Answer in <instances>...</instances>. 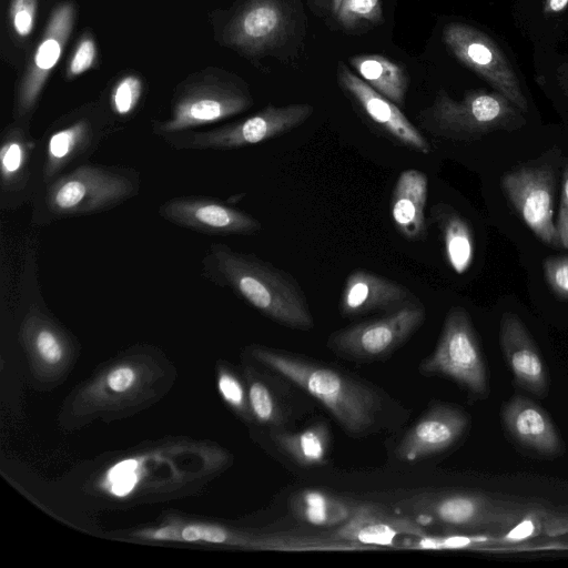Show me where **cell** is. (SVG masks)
I'll return each instance as SVG.
<instances>
[{
    "instance_id": "6da1fadb",
    "label": "cell",
    "mask_w": 568,
    "mask_h": 568,
    "mask_svg": "<svg viewBox=\"0 0 568 568\" xmlns=\"http://www.w3.org/2000/svg\"><path fill=\"white\" fill-rule=\"evenodd\" d=\"M160 359L151 348H138L104 365L65 399L60 426L71 430L150 406L169 390L175 376L171 365Z\"/></svg>"
},
{
    "instance_id": "7a4b0ae2",
    "label": "cell",
    "mask_w": 568,
    "mask_h": 568,
    "mask_svg": "<svg viewBox=\"0 0 568 568\" xmlns=\"http://www.w3.org/2000/svg\"><path fill=\"white\" fill-rule=\"evenodd\" d=\"M201 272L207 281L231 290L277 324L301 331L314 327L307 298L296 278L253 253L213 243L201 260Z\"/></svg>"
},
{
    "instance_id": "3957f363",
    "label": "cell",
    "mask_w": 568,
    "mask_h": 568,
    "mask_svg": "<svg viewBox=\"0 0 568 568\" xmlns=\"http://www.w3.org/2000/svg\"><path fill=\"white\" fill-rule=\"evenodd\" d=\"M248 353L256 362L317 399L348 434L359 436L375 425L381 400L367 385L334 368L282 351L252 345Z\"/></svg>"
},
{
    "instance_id": "277c9868",
    "label": "cell",
    "mask_w": 568,
    "mask_h": 568,
    "mask_svg": "<svg viewBox=\"0 0 568 568\" xmlns=\"http://www.w3.org/2000/svg\"><path fill=\"white\" fill-rule=\"evenodd\" d=\"M140 189L141 176L134 169L84 162L36 194L32 222L44 225L109 211L136 196Z\"/></svg>"
},
{
    "instance_id": "5b68a950",
    "label": "cell",
    "mask_w": 568,
    "mask_h": 568,
    "mask_svg": "<svg viewBox=\"0 0 568 568\" xmlns=\"http://www.w3.org/2000/svg\"><path fill=\"white\" fill-rule=\"evenodd\" d=\"M535 506L465 491L425 493L396 504L399 513L425 524L503 531L510 529Z\"/></svg>"
},
{
    "instance_id": "8992f818",
    "label": "cell",
    "mask_w": 568,
    "mask_h": 568,
    "mask_svg": "<svg viewBox=\"0 0 568 568\" xmlns=\"http://www.w3.org/2000/svg\"><path fill=\"white\" fill-rule=\"evenodd\" d=\"M253 98L247 87L229 75H203L181 84L172 100L170 116L156 121L160 138L212 124L248 110Z\"/></svg>"
},
{
    "instance_id": "52a82bcc",
    "label": "cell",
    "mask_w": 568,
    "mask_h": 568,
    "mask_svg": "<svg viewBox=\"0 0 568 568\" xmlns=\"http://www.w3.org/2000/svg\"><path fill=\"white\" fill-rule=\"evenodd\" d=\"M503 94L481 91L467 92L456 101L439 91L432 105L418 114L420 126L433 135L469 141L496 130L514 126L518 108Z\"/></svg>"
},
{
    "instance_id": "ba28073f",
    "label": "cell",
    "mask_w": 568,
    "mask_h": 568,
    "mask_svg": "<svg viewBox=\"0 0 568 568\" xmlns=\"http://www.w3.org/2000/svg\"><path fill=\"white\" fill-rule=\"evenodd\" d=\"M308 103L267 104L243 120L206 131H184L162 138L175 150L227 151L258 144L303 124L313 114Z\"/></svg>"
},
{
    "instance_id": "9c48e42d",
    "label": "cell",
    "mask_w": 568,
    "mask_h": 568,
    "mask_svg": "<svg viewBox=\"0 0 568 568\" xmlns=\"http://www.w3.org/2000/svg\"><path fill=\"white\" fill-rule=\"evenodd\" d=\"M423 375L448 377L473 397L488 393V377L484 356L468 313L459 306L446 314L434 351L420 363Z\"/></svg>"
},
{
    "instance_id": "30bf717a",
    "label": "cell",
    "mask_w": 568,
    "mask_h": 568,
    "mask_svg": "<svg viewBox=\"0 0 568 568\" xmlns=\"http://www.w3.org/2000/svg\"><path fill=\"white\" fill-rule=\"evenodd\" d=\"M426 312L418 300L333 333L328 347L339 356L357 361L386 357L402 346L424 323Z\"/></svg>"
},
{
    "instance_id": "8fae6325",
    "label": "cell",
    "mask_w": 568,
    "mask_h": 568,
    "mask_svg": "<svg viewBox=\"0 0 568 568\" xmlns=\"http://www.w3.org/2000/svg\"><path fill=\"white\" fill-rule=\"evenodd\" d=\"M108 129L105 121L89 113H81L50 128L38 140L36 194L65 173L67 169L87 162L108 135Z\"/></svg>"
},
{
    "instance_id": "7c38bea8",
    "label": "cell",
    "mask_w": 568,
    "mask_h": 568,
    "mask_svg": "<svg viewBox=\"0 0 568 568\" xmlns=\"http://www.w3.org/2000/svg\"><path fill=\"white\" fill-rule=\"evenodd\" d=\"M19 335L34 383L40 388L60 384L77 356L72 335L37 305L30 306L24 314Z\"/></svg>"
},
{
    "instance_id": "4fadbf2b",
    "label": "cell",
    "mask_w": 568,
    "mask_h": 568,
    "mask_svg": "<svg viewBox=\"0 0 568 568\" xmlns=\"http://www.w3.org/2000/svg\"><path fill=\"white\" fill-rule=\"evenodd\" d=\"M443 39L459 61L489 81L520 111L527 110L517 75L486 34L465 23L452 22L445 26Z\"/></svg>"
},
{
    "instance_id": "5bb4252c",
    "label": "cell",
    "mask_w": 568,
    "mask_h": 568,
    "mask_svg": "<svg viewBox=\"0 0 568 568\" xmlns=\"http://www.w3.org/2000/svg\"><path fill=\"white\" fill-rule=\"evenodd\" d=\"M74 6L70 1L55 6L49 17L43 34L33 52L19 84L13 116L27 122L33 113L40 94L58 64L73 30Z\"/></svg>"
},
{
    "instance_id": "9a60e30c",
    "label": "cell",
    "mask_w": 568,
    "mask_h": 568,
    "mask_svg": "<svg viewBox=\"0 0 568 568\" xmlns=\"http://www.w3.org/2000/svg\"><path fill=\"white\" fill-rule=\"evenodd\" d=\"M554 171L545 166H520L501 178L504 193L525 224L545 244L560 246L554 223Z\"/></svg>"
},
{
    "instance_id": "2e32d148",
    "label": "cell",
    "mask_w": 568,
    "mask_h": 568,
    "mask_svg": "<svg viewBox=\"0 0 568 568\" xmlns=\"http://www.w3.org/2000/svg\"><path fill=\"white\" fill-rule=\"evenodd\" d=\"M0 138V209L13 211L34 199L38 140L23 121L9 124Z\"/></svg>"
},
{
    "instance_id": "e0dca14e",
    "label": "cell",
    "mask_w": 568,
    "mask_h": 568,
    "mask_svg": "<svg viewBox=\"0 0 568 568\" xmlns=\"http://www.w3.org/2000/svg\"><path fill=\"white\" fill-rule=\"evenodd\" d=\"M158 212L172 224L209 235H247L262 230L251 214L209 196H175L163 202Z\"/></svg>"
},
{
    "instance_id": "ac0fdd59",
    "label": "cell",
    "mask_w": 568,
    "mask_h": 568,
    "mask_svg": "<svg viewBox=\"0 0 568 568\" xmlns=\"http://www.w3.org/2000/svg\"><path fill=\"white\" fill-rule=\"evenodd\" d=\"M337 80L363 113L387 136L412 151L425 155L432 152L428 141L400 108L375 91L343 62L337 67Z\"/></svg>"
},
{
    "instance_id": "d6986e66",
    "label": "cell",
    "mask_w": 568,
    "mask_h": 568,
    "mask_svg": "<svg viewBox=\"0 0 568 568\" xmlns=\"http://www.w3.org/2000/svg\"><path fill=\"white\" fill-rule=\"evenodd\" d=\"M426 534L424 526L408 515L392 513L371 503H359L354 515L344 525L335 528L331 536L375 549L398 547L404 538Z\"/></svg>"
},
{
    "instance_id": "ffe728a7",
    "label": "cell",
    "mask_w": 568,
    "mask_h": 568,
    "mask_svg": "<svg viewBox=\"0 0 568 568\" xmlns=\"http://www.w3.org/2000/svg\"><path fill=\"white\" fill-rule=\"evenodd\" d=\"M280 0H250L227 23L224 42L246 53H258L281 42L288 27Z\"/></svg>"
},
{
    "instance_id": "44dd1931",
    "label": "cell",
    "mask_w": 568,
    "mask_h": 568,
    "mask_svg": "<svg viewBox=\"0 0 568 568\" xmlns=\"http://www.w3.org/2000/svg\"><path fill=\"white\" fill-rule=\"evenodd\" d=\"M468 417L459 408L439 404L427 410L404 435L397 455L416 462L452 447L466 432Z\"/></svg>"
},
{
    "instance_id": "7402d4cb",
    "label": "cell",
    "mask_w": 568,
    "mask_h": 568,
    "mask_svg": "<svg viewBox=\"0 0 568 568\" xmlns=\"http://www.w3.org/2000/svg\"><path fill=\"white\" fill-rule=\"evenodd\" d=\"M419 298L406 286L364 268L354 270L345 280L338 310L344 317L375 312H392Z\"/></svg>"
},
{
    "instance_id": "603a6c76",
    "label": "cell",
    "mask_w": 568,
    "mask_h": 568,
    "mask_svg": "<svg viewBox=\"0 0 568 568\" xmlns=\"http://www.w3.org/2000/svg\"><path fill=\"white\" fill-rule=\"evenodd\" d=\"M499 341L504 358L523 388L544 397L548 393L547 371L540 353L517 314L506 312L500 320Z\"/></svg>"
},
{
    "instance_id": "cb8c5ba5",
    "label": "cell",
    "mask_w": 568,
    "mask_h": 568,
    "mask_svg": "<svg viewBox=\"0 0 568 568\" xmlns=\"http://www.w3.org/2000/svg\"><path fill=\"white\" fill-rule=\"evenodd\" d=\"M501 419L507 432L520 445L547 456L561 450L560 436L551 418L529 398L513 396L503 407Z\"/></svg>"
},
{
    "instance_id": "d4e9b609",
    "label": "cell",
    "mask_w": 568,
    "mask_h": 568,
    "mask_svg": "<svg viewBox=\"0 0 568 568\" xmlns=\"http://www.w3.org/2000/svg\"><path fill=\"white\" fill-rule=\"evenodd\" d=\"M427 194L428 179L424 172L415 169L400 172L392 193L390 214L396 230L408 241L426 239Z\"/></svg>"
},
{
    "instance_id": "484cf974",
    "label": "cell",
    "mask_w": 568,
    "mask_h": 568,
    "mask_svg": "<svg viewBox=\"0 0 568 568\" xmlns=\"http://www.w3.org/2000/svg\"><path fill=\"white\" fill-rule=\"evenodd\" d=\"M293 516L312 526L332 528L344 525L359 503L320 489L294 493L288 501Z\"/></svg>"
},
{
    "instance_id": "4316f807",
    "label": "cell",
    "mask_w": 568,
    "mask_h": 568,
    "mask_svg": "<svg viewBox=\"0 0 568 568\" xmlns=\"http://www.w3.org/2000/svg\"><path fill=\"white\" fill-rule=\"evenodd\" d=\"M430 214L440 231L447 263L455 273H465L470 267L475 254L470 225L446 203L435 204Z\"/></svg>"
},
{
    "instance_id": "83f0119b",
    "label": "cell",
    "mask_w": 568,
    "mask_h": 568,
    "mask_svg": "<svg viewBox=\"0 0 568 568\" xmlns=\"http://www.w3.org/2000/svg\"><path fill=\"white\" fill-rule=\"evenodd\" d=\"M349 64L375 91L405 106L409 78L403 64L381 54H357L349 58Z\"/></svg>"
},
{
    "instance_id": "f1b7e54d",
    "label": "cell",
    "mask_w": 568,
    "mask_h": 568,
    "mask_svg": "<svg viewBox=\"0 0 568 568\" xmlns=\"http://www.w3.org/2000/svg\"><path fill=\"white\" fill-rule=\"evenodd\" d=\"M275 445L296 464L312 467L324 465L329 447V432L327 426L320 422L296 432L272 433Z\"/></svg>"
},
{
    "instance_id": "f546056e",
    "label": "cell",
    "mask_w": 568,
    "mask_h": 568,
    "mask_svg": "<svg viewBox=\"0 0 568 568\" xmlns=\"http://www.w3.org/2000/svg\"><path fill=\"white\" fill-rule=\"evenodd\" d=\"M245 378L253 420L261 425L277 427L283 420V415L274 393L254 372L247 371Z\"/></svg>"
},
{
    "instance_id": "4dcf8cb0",
    "label": "cell",
    "mask_w": 568,
    "mask_h": 568,
    "mask_svg": "<svg viewBox=\"0 0 568 568\" xmlns=\"http://www.w3.org/2000/svg\"><path fill=\"white\" fill-rule=\"evenodd\" d=\"M335 18L346 30L378 24L383 21L381 0H343Z\"/></svg>"
},
{
    "instance_id": "1f68e13d",
    "label": "cell",
    "mask_w": 568,
    "mask_h": 568,
    "mask_svg": "<svg viewBox=\"0 0 568 568\" xmlns=\"http://www.w3.org/2000/svg\"><path fill=\"white\" fill-rule=\"evenodd\" d=\"M241 531L217 524L191 523L181 525V542L239 547Z\"/></svg>"
},
{
    "instance_id": "d6a6232c",
    "label": "cell",
    "mask_w": 568,
    "mask_h": 568,
    "mask_svg": "<svg viewBox=\"0 0 568 568\" xmlns=\"http://www.w3.org/2000/svg\"><path fill=\"white\" fill-rule=\"evenodd\" d=\"M143 94V82L134 74L122 77L110 93V109L119 119L132 116Z\"/></svg>"
},
{
    "instance_id": "836d02e7",
    "label": "cell",
    "mask_w": 568,
    "mask_h": 568,
    "mask_svg": "<svg viewBox=\"0 0 568 568\" xmlns=\"http://www.w3.org/2000/svg\"><path fill=\"white\" fill-rule=\"evenodd\" d=\"M217 388L223 400L244 420H253L247 389L243 383L226 367H220Z\"/></svg>"
},
{
    "instance_id": "e575fe53",
    "label": "cell",
    "mask_w": 568,
    "mask_h": 568,
    "mask_svg": "<svg viewBox=\"0 0 568 568\" xmlns=\"http://www.w3.org/2000/svg\"><path fill=\"white\" fill-rule=\"evenodd\" d=\"M98 57L97 44L91 33H84L79 39L67 65V79L72 80L89 71L95 64Z\"/></svg>"
},
{
    "instance_id": "d590c367",
    "label": "cell",
    "mask_w": 568,
    "mask_h": 568,
    "mask_svg": "<svg viewBox=\"0 0 568 568\" xmlns=\"http://www.w3.org/2000/svg\"><path fill=\"white\" fill-rule=\"evenodd\" d=\"M38 0H11L9 19L13 32L19 38H28L34 28Z\"/></svg>"
},
{
    "instance_id": "8d00e7d4",
    "label": "cell",
    "mask_w": 568,
    "mask_h": 568,
    "mask_svg": "<svg viewBox=\"0 0 568 568\" xmlns=\"http://www.w3.org/2000/svg\"><path fill=\"white\" fill-rule=\"evenodd\" d=\"M542 268L551 291L560 298H568V255L546 258Z\"/></svg>"
},
{
    "instance_id": "74e56055",
    "label": "cell",
    "mask_w": 568,
    "mask_h": 568,
    "mask_svg": "<svg viewBox=\"0 0 568 568\" xmlns=\"http://www.w3.org/2000/svg\"><path fill=\"white\" fill-rule=\"evenodd\" d=\"M556 227L560 246L568 251V164L562 173L561 201Z\"/></svg>"
},
{
    "instance_id": "f35d334b",
    "label": "cell",
    "mask_w": 568,
    "mask_h": 568,
    "mask_svg": "<svg viewBox=\"0 0 568 568\" xmlns=\"http://www.w3.org/2000/svg\"><path fill=\"white\" fill-rule=\"evenodd\" d=\"M134 536L146 540L181 542V525L168 524L156 528H148L134 532Z\"/></svg>"
},
{
    "instance_id": "ab89813d",
    "label": "cell",
    "mask_w": 568,
    "mask_h": 568,
    "mask_svg": "<svg viewBox=\"0 0 568 568\" xmlns=\"http://www.w3.org/2000/svg\"><path fill=\"white\" fill-rule=\"evenodd\" d=\"M342 1L343 0H314L316 6L331 12L334 17L336 16V13L338 11Z\"/></svg>"
},
{
    "instance_id": "60d3db41",
    "label": "cell",
    "mask_w": 568,
    "mask_h": 568,
    "mask_svg": "<svg viewBox=\"0 0 568 568\" xmlns=\"http://www.w3.org/2000/svg\"><path fill=\"white\" fill-rule=\"evenodd\" d=\"M568 4V0H547L546 10L551 12L562 11Z\"/></svg>"
}]
</instances>
